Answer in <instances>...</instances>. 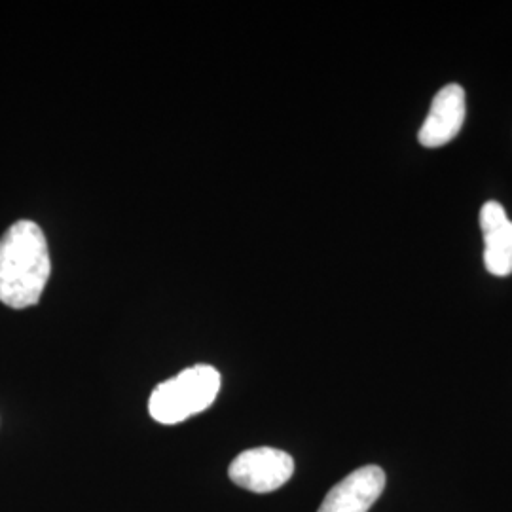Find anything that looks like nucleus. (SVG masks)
Wrapping results in <instances>:
<instances>
[{
    "instance_id": "3",
    "label": "nucleus",
    "mask_w": 512,
    "mask_h": 512,
    "mask_svg": "<svg viewBox=\"0 0 512 512\" xmlns=\"http://www.w3.org/2000/svg\"><path fill=\"white\" fill-rule=\"evenodd\" d=\"M294 459L277 448H251L241 452L230 465V480L253 494H270L289 482Z\"/></svg>"
},
{
    "instance_id": "1",
    "label": "nucleus",
    "mask_w": 512,
    "mask_h": 512,
    "mask_svg": "<svg viewBox=\"0 0 512 512\" xmlns=\"http://www.w3.org/2000/svg\"><path fill=\"white\" fill-rule=\"evenodd\" d=\"M52 274L48 241L33 220L14 222L0 238V302L23 310L38 304Z\"/></svg>"
},
{
    "instance_id": "5",
    "label": "nucleus",
    "mask_w": 512,
    "mask_h": 512,
    "mask_svg": "<svg viewBox=\"0 0 512 512\" xmlns=\"http://www.w3.org/2000/svg\"><path fill=\"white\" fill-rule=\"evenodd\" d=\"M385 490V473L378 465H365L340 480L317 512H368Z\"/></svg>"
},
{
    "instance_id": "6",
    "label": "nucleus",
    "mask_w": 512,
    "mask_h": 512,
    "mask_svg": "<svg viewBox=\"0 0 512 512\" xmlns=\"http://www.w3.org/2000/svg\"><path fill=\"white\" fill-rule=\"evenodd\" d=\"M484 234V266L497 277L512 274V220L499 202H486L480 209Z\"/></svg>"
},
{
    "instance_id": "2",
    "label": "nucleus",
    "mask_w": 512,
    "mask_h": 512,
    "mask_svg": "<svg viewBox=\"0 0 512 512\" xmlns=\"http://www.w3.org/2000/svg\"><path fill=\"white\" fill-rule=\"evenodd\" d=\"M219 391L220 374L215 366H190L152 391L148 410L164 425L181 423L207 410Z\"/></svg>"
},
{
    "instance_id": "4",
    "label": "nucleus",
    "mask_w": 512,
    "mask_h": 512,
    "mask_svg": "<svg viewBox=\"0 0 512 512\" xmlns=\"http://www.w3.org/2000/svg\"><path fill=\"white\" fill-rule=\"evenodd\" d=\"M467 103L465 92L459 84H448L440 90L431 103L429 114L421 124L418 139L427 148H439L448 145L458 137L465 124Z\"/></svg>"
}]
</instances>
